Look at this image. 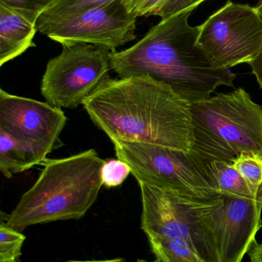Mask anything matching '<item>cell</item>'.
Returning <instances> with one entry per match:
<instances>
[{
	"mask_svg": "<svg viewBox=\"0 0 262 262\" xmlns=\"http://www.w3.org/2000/svg\"><path fill=\"white\" fill-rule=\"evenodd\" d=\"M112 143L157 145L189 152L193 143L191 104L147 76L107 78L83 104Z\"/></svg>",
	"mask_w": 262,
	"mask_h": 262,
	"instance_id": "obj_1",
	"label": "cell"
},
{
	"mask_svg": "<svg viewBox=\"0 0 262 262\" xmlns=\"http://www.w3.org/2000/svg\"><path fill=\"white\" fill-rule=\"evenodd\" d=\"M63 262H126L123 258H113V259L97 260V261H69Z\"/></svg>",
	"mask_w": 262,
	"mask_h": 262,
	"instance_id": "obj_25",
	"label": "cell"
},
{
	"mask_svg": "<svg viewBox=\"0 0 262 262\" xmlns=\"http://www.w3.org/2000/svg\"><path fill=\"white\" fill-rule=\"evenodd\" d=\"M205 178L216 193L235 195L247 199H256L259 192H255L240 175L232 163L217 160L190 150Z\"/></svg>",
	"mask_w": 262,
	"mask_h": 262,
	"instance_id": "obj_13",
	"label": "cell"
},
{
	"mask_svg": "<svg viewBox=\"0 0 262 262\" xmlns=\"http://www.w3.org/2000/svg\"><path fill=\"white\" fill-rule=\"evenodd\" d=\"M55 1L56 0H0V3L17 11L36 24L40 15Z\"/></svg>",
	"mask_w": 262,
	"mask_h": 262,
	"instance_id": "obj_20",
	"label": "cell"
},
{
	"mask_svg": "<svg viewBox=\"0 0 262 262\" xmlns=\"http://www.w3.org/2000/svg\"><path fill=\"white\" fill-rule=\"evenodd\" d=\"M234 167L255 192L262 186V155L255 152H243L233 161Z\"/></svg>",
	"mask_w": 262,
	"mask_h": 262,
	"instance_id": "obj_17",
	"label": "cell"
},
{
	"mask_svg": "<svg viewBox=\"0 0 262 262\" xmlns=\"http://www.w3.org/2000/svg\"><path fill=\"white\" fill-rule=\"evenodd\" d=\"M143 210L141 229L150 238L169 237L187 242L208 262H219L214 216L221 195L200 197L138 183Z\"/></svg>",
	"mask_w": 262,
	"mask_h": 262,
	"instance_id": "obj_5",
	"label": "cell"
},
{
	"mask_svg": "<svg viewBox=\"0 0 262 262\" xmlns=\"http://www.w3.org/2000/svg\"><path fill=\"white\" fill-rule=\"evenodd\" d=\"M198 27V46L220 69L249 64L259 54L262 18L256 7L229 0Z\"/></svg>",
	"mask_w": 262,
	"mask_h": 262,
	"instance_id": "obj_7",
	"label": "cell"
},
{
	"mask_svg": "<svg viewBox=\"0 0 262 262\" xmlns=\"http://www.w3.org/2000/svg\"><path fill=\"white\" fill-rule=\"evenodd\" d=\"M36 24L0 3V66L35 47Z\"/></svg>",
	"mask_w": 262,
	"mask_h": 262,
	"instance_id": "obj_12",
	"label": "cell"
},
{
	"mask_svg": "<svg viewBox=\"0 0 262 262\" xmlns=\"http://www.w3.org/2000/svg\"><path fill=\"white\" fill-rule=\"evenodd\" d=\"M221 195L214 216L219 262H243L262 228V189L256 199Z\"/></svg>",
	"mask_w": 262,
	"mask_h": 262,
	"instance_id": "obj_11",
	"label": "cell"
},
{
	"mask_svg": "<svg viewBox=\"0 0 262 262\" xmlns=\"http://www.w3.org/2000/svg\"><path fill=\"white\" fill-rule=\"evenodd\" d=\"M248 255L250 262H262V243L255 241Z\"/></svg>",
	"mask_w": 262,
	"mask_h": 262,
	"instance_id": "obj_24",
	"label": "cell"
},
{
	"mask_svg": "<svg viewBox=\"0 0 262 262\" xmlns=\"http://www.w3.org/2000/svg\"><path fill=\"white\" fill-rule=\"evenodd\" d=\"M166 0H123L126 9L135 16H150Z\"/></svg>",
	"mask_w": 262,
	"mask_h": 262,
	"instance_id": "obj_22",
	"label": "cell"
},
{
	"mask_svg": "<svg viewBox=\"0 0 262 262\" xmlns=\"http://www.w3.org/2000/svg\"><path fill=\"white\" fill-rule=\"evenodd\" d=\"M104 163L93 149L66 158L47 159L38 180L22 195L5 223L23 232L35 225L83 218L103 186Z\"/></svg>",
	"mask_w": 262,
	"mask_h": 262,
	"instance_id": "obj_3",
	"label": "cell"
},
{
	"mask_svg": "<svg viewBox=\"0 0 262 262\" xmlns=\"http://www.w3.org/2000/svg\"><path fill=\"white\" fill-rule=\"evenodd\" d=\"M206 0H166L155 12L153 15H158L163 18L182 13L186 11L195 10L201 3Z\"/></svg>",
	"mask_w": 262,
	"mask_h": 262,
	"instance_id": "obj_21",
	"label": "cell"
},
{
	"mask_svg": "<svg viewBox=\"0 0 262 262\" xmlns=\"http://www.w3.org/2000/svg\"><path fill=\"white\" fill-rule=\"evenodd\" d=\"M111 52L90 44L63 46L60 55L46 66L41 93L54 107L74 109L109 78Z\"/></svg>",
	"mask_w": 262,
	"mask_h": 262,
	"instance_id": "obj_6",
	"label": "cell"
},
{
	"mask_svg": "<svg viewBox=\"0 0 262 262\" xmlns=\"http://www.w3.org/2000/svg\"><path fill=\"white\" fill-rule=\"evenodd\" d=\"M110 1L112 0H56L37 20V30L43 33L59 21Z\"/></svg>",
	"mask_w": 262,
	"mask_h": 262,
	"instance_id": "obj_15",
	"label": "cell"
},
{
	"mask_svg": "<svg viewBox=\"0 0 262 262\" xmlns=\"http://www.w3.org/2000/svg\"><path fill=\"white\" fill-rule=\"evenodd\" d=\"M192 150L233 163L243 152L262 155V107L243 88L191 104Z\"/></svg>",
	"mask_w": 262,
	"mask_h": 262,
	"instance_id": "obj_4",
	"label": "cell"
},
{
	"mask_svg": "<svg viewBox=\"0 0 262 262\" xmlns=\"http://www.w3.org/2000/svg\"><path fill=\"white\" fill-rule=\"evenodd\" d=\"M113 145L117 158L129 165L138 183L200 197L218 194L205 178L190 151L142 143L118 141Z\"/></svg>",
	"mask_w": 262,
	"mask_h": 262,
	"instance_id": "obj_8",
	"label": "cell"
},
{
	"mask_svg": "<svg viewBox=\"0 0 262 262\" xmlns=\"http://www.w3.org/2000/svg\"><path fill=\"white\" fill-rule=\"evenodd\" d=\"M136 18L123 0H112L59 21L42 34L62 46L90 44L115 52L136 38Z\"/></svg>",
	"mask_w": 262,
	"mask_h": 262,
	"instance_id": "obj_10",
	"label": "cell"
},
{
	"mask_svg": "<svg viewBox=\"0 0 262 262\" xmlns=\"http://www.w3.org/2000/svg\"><path fill=\"white\" fill-rule=\"evenodd\" d=\"M26 236L2 222L0 225V262H19Z\"/></svg>",
	"mask_w": 262,
	"mask_h": 262,
	"instance_id": "obj_18",
	"label": "cell"
},
{
	"mask_svg": "<svg viewBox=\"0 0 262 262\" xmlns=\"http://www.w3.org/2000/svg\"><path fill=\"white\" fill-rule=\"evenodd\" d=\"M66 121L59 107L0 90V130L24 151L32 167L47 160Z\"/></svg>",
	"mask_w": 262,
	"mask_h": 262,
	"instance_id": "obj_9",
	"label": "cell"
},
{
	"mask_svg": "<svg viewBox=\"0 0 262 262\" xmlns=\"http://www.w3.org/2000/svg\"><path fill=\"white\" fill-rule=\"evenodd\" d=\"M262 3V0H258V4L257 5H260V4H261Z\"/></svg>",
	"mask_w": 262,
	"mask_h": 262,
	"instance_id": "obj_27",
	"label": "cell"
},
{
	"mask_svg": "<svg viewBox=\"0 0 262 262\" xmlns=\"http://www.w3.org/2000/svg\"><path fill=\"white\" fill-rule=\"evenodd\" d=\"M256 8L262 18V3L257 5ZM249 66L252 68V74L255 75L258 84L262 87V43L259 54L256 58L249 64Z\"/></svg>",
	"mask_w": 262,
	"mask_h": 262,
	"instance_id": "obj_23",
	"label": "cell"
},
{
	"mask_svg": "<svg viewBox=\"0 0 262 262\" xmlns=\"http://www.w3.org/2000/svg\"><path fill=\"white\" fill-rule=\"evenodd\" d=\"M194 10L163 18L132 47L111 53L118 78L147 76L164 83L190 104L210 98L220 86L232 87L236 75L217 67L198 45Z\"/></svg>",
	"mask_w": 262,
	"mask_h": 262,
	"instance_id": "obj_2",
	"label": "cell"
},
{
	"mask_svg": "<svg viewBox=\"0 0 262 262\" xmlns=\"http://www.w3.org/2000/svg\"><path fill=\"white\" fill-rule=\"evenodd\" d=\"M136 262H158V261H156V260H155V261H146V260L139 259V260H138V261H137Z\"/></svg>",
	"mask_w": 262,
	"mask_h": 262,
	"instance_id": "obj_26",
	"label": "cell"
},
{
	"mask_svg": "<svg viewBox=\"0 0 262 262\" xmlns=\"http://www.w3.org/2000/svg\"><path fill=\"white\" fill-rule=\"evenodd\" d=\"M149 242L158 262H208L182 238L160 237Z\"/></svg>",
	"mask_w": 262,
	"mask_h": 262,
	"instance_id": "obj_14",
	"label": "cell"
},
{
	"mask_svg": "<svg viewBox=\"0 0 262 262\" xmlns=\"http://www.w3.org/2000/svg\"><path fill=\"white\" fill-rule=\"evenodd\" d=\"M130 173V166L123 160L118 158L106 160L101 171L103 186L107 188L118 187Z\"/></svg>",
	"mask_w": 262,
	"mask_h": 262,
	"instance_id": "obj_19",
	"label": "cell"
},
{
	"mask_svg": "<svg viewBox=\"0 0 262 262\" xmlns=\"http://www.w3.org/2000/svg\"><path fill=\"white\" fill-rule=\"evenodd\" d=\"M32 168L24 151L16 144L13 139L4 131L0 130V171L11 178L16 173Z\"/></svg>",
	"mask_w": 262,
	"mask_h": 262,
	"instance_id": "obj_16",
	"label": "cell"
}]
</instances>
